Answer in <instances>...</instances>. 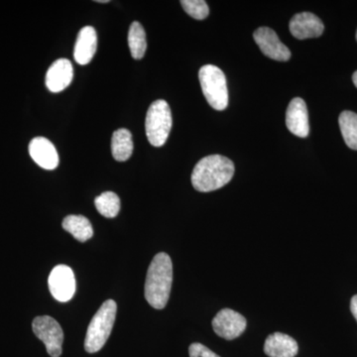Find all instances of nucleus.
Returning a JSON list of instances; mask_svg holds the SVG:
<instances>
[{"label":"nucleus","instance_id":"obj_12","mask_svg":"<svg viewBox=\"0 0 357 357\" xmlns=\"http://www.w3.org/2000/svg\"><path fill=\"white\" fill-rule=\"evenodd\" d=\"M74 77L73 65L68 59H59L46 74V86L52 93H60L70 86Z\"/></svg>","mask_w":357,"mask_h":357},{"label":"nucleus","instance_id":"obj_24","mask_svg":"<svg viewBox=\"0 0 357 357\" xmlns=\"http://www.w3.org/2000/svg\"><path fill=\"white\" fill-rule=\"evenodd\" d=\"M352 81H354V86L357 88V70L354 73V76H352Z\"/></svg>","mask_w":357,"mask_h":357},{"label":"nucleus","instance_id":"obj_20","mask_svg":"<svg viewBox=\"0 0 357 357\" xmlns=\"http://www.w3.org/2000/svg\"><path fill=\"white\" fill-rule=\"evenodd\" d=\"M96 210L107 218H114L121 211V199L114 192H102L95 199Z\"/></svg>","mask_w":357,"mask_h":357},{"label":"nucleus","instance_id":"obj_3","mask_svg":"<svg viewBox=\"0 0 357 357\" xmlns=\"http://www.w3.org/2000/svg\"><path fill=\"white\" fill-rule=\"evenodd\" d=\"M117 306L114 300H107L96 312L86 332L84 349L89 354L100 351L109 340L114 328Z\"/></svg>","mask_w":357,"mask_h":357},{"label":"nucleus","instance_id":"obj_11","mask_svg":"<svg viewBox=\"0 0 357 357\" xmlns=\"http://www.w3.org/2000/svg\"><path fill=\"white\" fill-rule=\"evenodd\" d=\"M286 126L294 135L306 138L310 133L309 114L306 102L300 98H293L286 112Z\"/></svg>","mask_w":357,"mask_h":357},{"label":"nucleus","instance_id":"obj_21","mask_svg":"<svg viewBox=\"0 0 357 357\" xmlns=\"http://www.w3.org/2000/svg\"><path fill=\"white\" fill-rule=\"evenodd\" d=\"M181 4L185 13L197 20H206L210 13L208 3L204 0H182Z\"/></svg>","mask_w":357,"mask_h":357},{"label":"nucleus","instance_id":"obj_9","mask_svg":"<svg viewBox=\"0 0 357 357\" xmlns=\"http://www.w3.org/2000/svg\"><path fill=\"white\" fill-rule=\"evenodd\" d=\"M256 44L265 56L275 61L286 62L291 58V51L282 43L274 30L268 27H260L253 34Z\"/></svg>","mask_w":357,"mask_h":357},{"label":"nucleus","instance_id":"obj_23","mask_svg":"<svg viewBox=\"0 0 357 357\" xmlns=\"http://www.w3.org/2000/svg\"><path fill=\"white\" fill-rule=\"evenodd\" d=\"M351 311L357 321V295L352 297L351 302Z\"/></svg>","mask_w":357,"mask_h":357},{"label":"nucleus","instance_id":"obj_10","mask_svg":"<svg viewBox=\"0 0 357 357\" xmlns=\"http://www.w3.org/2000/svg\"><path fill=\"white\" fill-rule=\"evenodd\" d=\"M289 27L291 34L300 40L318 38L325 30V26L321 20L311 13L296 14L291 20Z\"/></svg>","mask_w":357,"mask_h":357},{"label":"nucleus","instance_id":"obj_19","mask_svg":"<svg viewBox=\"0 0 357 357\" xmlns=\"http://www.w3.org/2000/svg\"><path fill=\"white\" fill-rule=\"evenodd\" d=\"M338 123L347 146L357 150V114L345 110L340 114Z\"/></svg>","mask_w":357,"mask_h":357},{"label":"nucleus","instance_id":"obj_8","mask_svg":"<svg viewBox=\"0 0 357 357\" xmlns=\"http://www.w3.org/2000/svg\"><path fill=\"white\" fill-rule=\"evenodd\" d=\"M248 321L243 314L231 309H222L213 319V328L218 337L232 340L241 337L246 330Z\"/></svg>","mask_w":357,"mask_h":357},{"label":"nucleus","instance_id":"obj_16","mask_svg":"<svg viewBox=\"0 0 357 357\" xmlns=\"http://www.w3.org/2000/svg\"><path fill=\"white\" fill-rule=\"evenodd\" d=\"M63 229L70 232L79 243H86L93 236V225L84 215H68L63 220Z\"/></svg>","mask_w":357,"mask_h":357},{"label":"nucleus","instance_id":"obj_22","mask_svg":"<svg viewBox=\"0 0 357 357\" xmlns=\"http://www.w3.org/2000/svg\"><path fill=\"white\" fill-rule=\"evenodd\" d=\"M189 354L190 357H220L208 347H204V344H198V342L190 345Z\"/></svg>","mask_w":357,"mask_h":357},{"label":"nucleus","instance_id":"obj_17","mask_svg":"<svg viewBox=\"0 0 357 357\" xmlns=\"http://www.w3.org/2000/svg\"><path fill=\"white\" fill-rule=\"evenodd\" d=\"M132 134L126 128L114 131L112 139V152L114 158L124 162L130 158L133 152Z\"/></svg>","mask_w":357,"mask_h":357},{"label":"nucleus","instance_id":"obj_7","mask_svg":"<svg viewBox=\"0 0 357 357\" xmlns=\"http://www.w3.org/2000/svg\"><path fill=\"white\" fill-rule=\"evenodd\" d=\"M52 296L59 302H68L76 292V279L74 272L67 265H58L52 270L48 279Z\"/></svg>","mask_w":357,"mask_h":357},{"label":"nucleus","instance_id":"obj_25","mask_svg":"<svg viewBox=\"0 0 357 357\" xmlns=\"http://www.w3.org/2000/svg\"><path fill=\"white\" fill-rule=\"evenodd\" d=\"M96 2H98V3H109V0H96Z\"/></svg>","mask_w":357,"mask_h":357},{"label":"nucleus","instance_id":"obj_6","mask_svg":"<svg viewBox=\"0 0 357 357\" xmlns=\"http://www.w3.org/2000/svg\"><path fill=\"white\" fill-rule=\"evenodd\" d=\"M33 332L44 342L47 352L52 357L62 354L64 333L56 319L49 316L37 317L32 324Z\"/></svg>","mask_w":357,"mask_h":357},{"label":"nucleus","instance_id":"obj_1","mask_svg":"<svg viewBox=\"0 0 357 357\" xmlns=\"http://www.w3.org/2000/svg\"><path fill=\"white\" fill-rule=\"evenodd\" d=\"M234 164L222 155H210L199 160L192 174V187L197 191H215L229 184L234 175Z\"/></svg>","mask_w":357,"mask_h":357},{"label":"nucleus","instance_id":"obj_14","mask_svg":"<svg viewBox=\"0 0 357 357\" xmlns=\"http://www.w3.org/2000/svg\"><path fill=\"white\" fill-rule=\"evenodd\" d=\"M98 46V36L95 28L84 26L77 34L75 45L74 57L77 64L86 65L93 60Z\"/></svg>","mask_w":357,"mask_h":357},{"label":"nucleus","instance_id":"obj_4","mask_svg":"<svg viewBox=\"0 0 357 357\" xmlns=\"http://www.w3.org/2000/svg\"><path fill=\"white\" fill-rule=\"evenodd\" d=\"M199 83L204 98L213 109L225 110L229 105V89L227 77L220 68L206 65L199 72Z\"/></svg>","mask_w":357,"mask_h":357},{"label":"nucleus","instance_id":"obj_26","mask_svg":"<svg viewBox=\"0 0 357 357\" xmlns=\"http://www.w3.org/2000/svg\"><path fill=\"white\" fill-rule=\"evenodd\" d=\"M356 40H357V31H356Z\"/></svg>","mask_w":357,"mask_h":357},{"label":"nucleus","instance_id":"obj_5","mask_svg":"<svg viewBox=\"0 0 357 357\" xmlns=\"http://www.w3.org/2000/svg\"><path fill=\"white\" fill-rule=\"evenodd\" d=\"M172 124V112L168 102L158 100L152 103L145 121V130L150 144L154 147L163 146L168 139Z\"/></svg>","mask_w":357,"mask_h":357},{"label":"nucleus","instance_id":"obj_15","mask_svg":"<svg viewBox=\"0 0 357 357\" xmlns=\"http://www.w3.org/2000/svg\"><path fill=\"white\" fill-rule=\"evenodd\" d=\"M298 351V342L286 333H274L265 340L264 352L269 357H295Z\"/></svg>","mask_w":357,"mask_h":357},{"label":"nucleus","instance_id":"obj_18","mask_svg":"<svg viewBox=\"0 0 357 357\" xmlns=\"http://www.w3.org/2000/svg\"><path fill=\"white\" fill-rule=\"evenodd\" d=\"M128 45L133 59L141 60L144 57L147 49L146 33L137 21H134L129 28Z\"/></svg>","mask_w":357,"mask_h":357},{"label":"nucleus","instance_id":"obj_13","mask_svg":"<svg viewBox=\"0 0 357 357\" xmlns=\"http://www.w3.org/2000/svg\"><path fill=\"white\" fill-rule=\"evenodd\" d=\"M29 154L35 163L45 170H54L59 165L57 149L47 138H33L29 144Z\"/></svg>","mask_w":357,"mask_h":357},{"label":"nucleus","instance_id":"obj_2","mask_svg":"<svg viewBox=\"0 0 357 357\" xmlns=\"http://www.w3.org/2000/svg\"><path fill=\"white\" fill-rule=\"evenodd\" d=\"M172 283V260L167 253H158L148 268L145 282V298L148 304L154 309H164L170 297Z\"/></svg>","mask_w":357,"mask_h":357}]
</instances>
